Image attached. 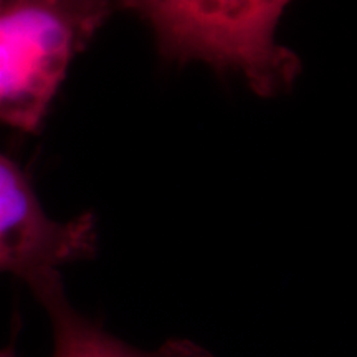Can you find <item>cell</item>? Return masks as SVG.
<instances>
[{"instance_id":"cell-1","label":"cell","mask_w":357,"mask_h":357,"mask_svg":"<svg viewBox=\"0 0 357 357\" xmlns=\"http://www.w3.org/2000/svg\"><path fill=\"white\" fill-rule=\"evenodd\" d=\"M293 0H116L153 30L164 60L235 73L260 96L291 88L301 61L276 42Z\"/></svg>"},{"instance_id":"cell-2","label":"cell","mask_w":357,"mask_h":357,"mask_svg":"<svg viewBox=\"0 0 357 357\" xmlns=\"http://www.w3.org/2000/svg\"><path fill=\"white\" fill-rule=\"evenodd\" d=\"M116 0H0V123L38 132L71 61Z\"/></svg>"},{"instance_id":"cell-3","label":"cell","mask_w":357,"mask_h":357,"mask_svg":"<svg viewBox=\"0 0 357 357\" xmlns=\"http://www.w3.org/2000/svg\"><path fill=\"white\" fill-rule=\"evenodd\" d=\"M96 247L93 213L53 220L24 169L0 153V275L17 276L33 293L60 280L61 266L93 258Z\"/></svg>"},{"instance_id":"cell-4","label":"cell","mask_w":357,"mask_h":357,"mask_svg":"<svg viewBox=\"0 0 357 357\" xmlns=\"http://www.w3.org/2000/svg\"><path fill=\"white\" fill-rule=\"evenodd\" d=\"M33 294L50 318L53 357H213L189 339H169L153 351L128 344L75 310L61 280L45 284Z\"/></svg>"},{"instance_id":"cell-5","label":"cell","mask_w":357,"mask_h":357,"mask_svg":"<svg viewBox=\"0 0 357 357\" xmlns=\"http://www.w3.org/2000/svg\"><path fill=\"white\" fill-rule=\"evenodd\" d=\"M0 357H17V356L12 347H3V349H0Z\"/></svg>"}]
</instances>
